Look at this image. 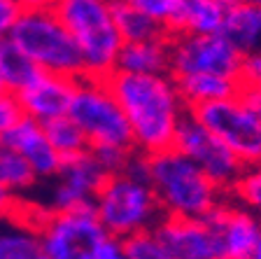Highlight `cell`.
<instances>
[{"label":"cell","instance_id":"obj_34","mask_svg":"<svg viewBox=\"0 0 261 259\" xmlns=\"http://www.w3.org/2000/svg\"><path fill=\"white\" fill-rule=\"evenodd\" d=\"M250 259H261V229H259V236H256V243H254V250H252Z\"/></svg>","mask_w":261,"mask_h":259},{"label":"cell","instance_id":"obj_21","mask_svg":"<svg viewBox=\"0 0 261 259\" xmlns=\"http://www.w3.org/2000/svg\"><path fill=\"white\" fill-rule=\"evenodd\" d=\"M222 33L243 54L261 49V5L236 3Z\"/></svg>","mask_w":261,"mask_h":259},{"label":"cell","instance_id":"obj_23","mask_svg":"<svg viewBox=\"0 0 261 259\" xmlns=\"http://www.w3.org/2000/svg\"><path fill=\"white\" fill-rule=\"evenodd\" d=\"M114 19H117V28H119L124 42H138V40H152L159 35H170L163 26H159L154 19L145 14V12L130 7L124 0H114Z\"/></svg>","mask_w":261,"mask_h":259},{"label":"cell","instance_id":"obj_17","mask_svg":"<svg viewBox=\"0 0 261 259\" xmlns=\"http://www.w3.org/2000/svg\"><path fill=\"white\" fill-rule=\"evenodd\" d=\"M38 184V175L26 159L5 143H0V217L19 210V205L33 194Z\"/></svg>","mask_w":261,"mask_h":259},{"label":"cell","instance_id":"obj_3","mask_svg":"<svg viewBox=\"0 0 261 259\" xmlns=\"http://www.w3.org/2000/svg\"><path fill=\"white\" fill-rule=\"evenodd\" d=\"M147 171L163 215L203 217L226 199V192L175 147L147 157Z\"/></svg>","mask_w":261,"mask_h":259},{"label":"cell","instance_id":"obj_14","mask_svg":"<svg viewBox=\"0 0 261 259\" xmlns=\"http://www.w3.org/2000/svg\"><path fill=\"white\" fill-rule=\"evenodd\" d=\"M156 236L177 259H219V245L210 222L203 217L163 215Z\"/></svg>","mask_w":261,"mask_h":259},{"label":"cell","instance_id":"obj_12","mask_svg":"<svg viewBox=\"0 0 261 259\" xmlns=\"http://www.w3.org/2000/svg\"><path fill=\"white\" fill-rule=\"evenodd\" d=\"M219 245V259H250L256 236L261 229V217L252 210L226 199L205 215Z\"/></svg>","mask_w":261,"mask_h":259},{"label":"cell","instance_id":"obj_15","mask_svg":"<svg viewBox=\"0 0 261 259\" xmlns=\"http://www.w3.org/2000/svg\"><path fill=\"white\" fill-rule=\"evenodd\" d=\"M0 143H5L7 147L21 154L40 182H49L61 171L63 157L54 150L47 131H44V124L26 117V114L0 138Z\"/></svg>","mask_w":261,"mask_h":259},{"label":"cell","instance_id":"obj_4","mask_svg":"<svg viewBox=\"0 0 261 259\" xmlns=\"http://www.w3.org/2000/svg\"><path fill=\"white\" fill-rule=\"evenodd\" d=\"M54 10L77 42L84 75L103 80L112 75L124 47L114 19V0H56Z\"/></svg>","mask_w":261,"mask_h":259},{"label":"cell","instance_id":"obj_25","mask_svg":"<svg viewBox=\"0 0 261 259\" xmlns=\"http://www.w3.org/2000/svg\"><path fill=\"white\" fill-rule=\"evenodd\" d=\"M226 196L261 217V163L245 166L238 180L226 192Z\"/></svg>","mask_w":261,"mask_h":259},{"label":"cell","instance_id":"obj_28","mask_svg":"<svg viewBox=\"0 0 261 259\" xmlns=\"http://www.w3.org/2000/svg\"><path fill=\"white\" fill-rule=\"evenodd\" d=\"M23 117L19 98L14 91H0V138Z\"/></svg>","mask_w":261,"mask_h":259},{"label":"cell","instance_id":"obj_29","mask_svg":"<svg viewBox=\"0 0 261 259\" xmlns=\"http://www.w3.org/2000/svg\"><path fill=\"white\" fill-rule=\"evenodd\" d=\"M243 86H256L261 89V49H254L243 56V70H240Z\"/></svg>","mask_w":261,"mask_h":259},{"label":"cell","instance_id":"obj_27","mask_svg":"<svg viewBox=\"0 0 261 259\" xmlns=\"http://www.w3.org/2000/svg\"><path fill=\"white\" fill-rule=\"evenodd\" d=\"M124 243H126V250H128L130 259H177L166 248V243H163L161 238L156 236L154 229L126 238Z\"/></svg>","mask_w":261,"mask_h":259},{"label":"cell","instance_id":"obj_10","mask_svg":"<svg viewBox=\"0 0 261 259\" xmlns=\"http://www.w3.org/2000/svg\"><path fill=\"white\" fill-rule=\"evenodd\" d=\"M173 147L182 152L185 157H189L201 171H205L207 178L215 180L224 192L231 189V184L238 180V175L245 168L243 161L231 152V147L224 145L191 112L182 119Z\"/></svg>","mask_w":261,"mask_h":259},{"label":"cell","instance_id":"obj_7","mask_svg":"<svg viewBox=\"0 0 261 259\" xmlns=\"http://www.w3.org/2000/svg\"><path fill=\"white\" fill-rule=\"evenodd\" d=\"M33 215L49 259H96L110 238L93 210V203L49 210L42 203L33 201Z\"/></svg>","mask_w":261,"mask_h":259},{"label":"cell","instance_id":"obj_5","mask_svg":"<svg viewBox=\"0 0 261 259\" xmlns=\"http://www.w3.org/2000/svg\"><path fill=\"white\" fill-rule=\"evenodd\" d=\"M7 38L38 65L40 70L68 77L84 75V63L70 31L59 19L54 7L21 10Z\"/></svg>","mask_w":261,"mask_h":259},{"label":"cell","instance_id":"obj_8","mask_svg":"<svg viewBox=\"0 0 261 259\" xmlns=\"http://www.w3.org/2000/svg\"><path fill=\"white\" fill-rule=\"evenodd\" d=\"M203 126L217 135L224 145L231 147L243 166L261 163V122L243 96L212 101L189 108Z\"/></svg>","mask_w":261,"mask_h":259},{"label":"cell","instance_id":"obj_16","mask_svg":"<svg viewBox=\"0 0 261 259\" xmlns=\"http://www.w3.org/2000/svg\"><path fill=\"white\" fill-rule=\"evenodd\" d=\"M0 259H49L31 199L23 201L16 213L0 217Z\"/></svg>","mask_w":261,"mask_h":259},{"label":"cell","instance_id":"obj_31","mask_svg":"<svg viewBox=\"0 0 261 259\" xmlns=\"http://www.w3.org/2000/svg\"><path fill=\"white\" fill-rule=\"evenodd\" d=\"M96 259H130V254H128L126 243L121 241V238L110 236L103 243V248H100V252H98Z\"/></svg>","mask_w":261,"mask_h":259},{"label":"cell","instance_id":"obj_26","mask_svg":"<svg viewBox=\"0 0 261 259\" xmlns=\"http://www.w3.org/2000/svg\"><path fill=\"white\" fill-rule=\"evenodd\" d=\"M124 3L145 12L149 19H154L159 26H163L170 35L177 33V23H179V14H182L185 0H124Z\"/></svg>","mask_w":261,"mask_h":259},{"label":"cell","instance_id":"obj_36","mask_svg":"<svg viewBox=\"0 0 261 259\" xmlns=\"http://www.w3.org/2000/svg\"><path fill=\"white\" fill-rule=\"evenodd\" d=\"M0 91H7V89H5V82H3V77H0Z\"/></svg>","mask_w":261,"mask_h":259},{"label":"cell","instance_id":"obj_20","mask_svg":"<svg viewBox=\"0 0 261 259\" xmlns=\"http://www.w3.org/2000/svg\"><path fill=\"white\" fill-rule=\"evenodd\" d=\"M238 0H185L177 33H222Z\"/></svg>","mask_w":261,"mask_h":259},{"label":"cell","instance_id":"obj_30","mask_svg":"<svg viewBox=\"0 0 261 259\" xmlns=\"http://www.w3.org/2000/svg\"><path fill=\"white\" fill-rule=\"evenodd\" d=\"M23 7L16 0H0V40L7 38V33L12 31L14 21L19 19Z\"/></svg>","mask_w":261,"mask_h":259},{"label":"cell","instance_id":"obj_13","mask_svg":"<svg viewBox=\"0 0 261 259\" xmlns=\"http://www.w3.org/2000/svg\"><path fill=\"white\" fill-rule=\"evenodd\" d=\"M75 82L77 77L40 70L23 89L16 91L23 114L40 124H47V122H54L68 114L72 93H75Z\"/></svg>","mask_w":261,"mask_h":259},{"label":"cell","instance_id":"obj_35","mask_svg":"<svg viewBox=\"0 0 261 259\" xmlns=\"http://www.w3.org/2000/svg\"><path fill=\"white\" fill-rule=\"evenodd\" d=\"M238 3H254V5H259L261 0H238Z\"/></svg>","mask_w":261,"mask_h":259},{"label":"cell","instance_id":"obj_9","mask_svg":"<svg viewBox=\"0 0 261 259\" xmlns=\"http://www.w3.org/2000/svg\"><path fill=\"white\" fill-rule=\"evenodd\" d=\"M243 52L224 33H173L170 35V75L191 73L240 77Z\"/></svg>","mask_w":261,"mask_h":259},{"label":"cell","instance_id":"obj_6","mask_svg":"<svg viewBox=\"0 0 261 259\" xmlns=\"http://www.w3.org/2000/svg\"><path fill=\"white\" fill-rule=\"evenodd\" d=\"M68 117L87 135L91 150H136L128 119L103 77H77Z\"/></svg>","mask_w":261,"mask_h":259},{"label":"cell","instance_id":"obj_18","mask_svg":"<svg viewBox=\"0 0 261 259\" xmlns=\"http://www.w3.org/2000/svg\"><path fill=\"white\" fill-rule=\"evenodd\" d=\"M117 70L138 75H166L170 70V35L124 42Z\"/></svg>","mask_w":261,"mask_h":259},{"label":"cell","instance_id":"obj_19","mask_svg":"<svg viewBox=\"0 0 261 259\" xmlns=\"http://www.w3.org/2000/svg\"><path fill=\"white\" fill-rule=\"evenodd\" d=\"M173 80L177 82L179 93L185 96L189 108L212 101H224V98L238 96L243 91V80L240 77L215 75V73H191V75L173 77Z\"/></svg>","mask_w":261,"mask_h":259},{"label":"cell","instance_id":"obj_1","mask_svg":"<svg viewBox=\"0 0 261 259\" xmlns=\"http://www.w3.org/2000/svg\"><path fill=\"white\" fill-rule=\"evenodd\" d=\"M105 80L128 119L138 154L152 157L170 150L182 119L189 114V105L179 93L173 75H138L114 70Z\"/></svg>","mask_w":261,"mask_h":259},{"label":"cell","instance_id":"obj_33","mask_svg":"<svg viewBox=\"0 0 261 259\" xmlns=\"http://www.w3.org/2000/svg\"><path fill=\"white\" fill-rule=\"evenodd\" d=\"M23 10H40V7H54L56 0H16Z\"/></svg>","mask_w":261,"mask_h":259},{"label":"cell","instance_id":"obj_32","mask_svg":"<svg viewBox=\"0 0 261 259\" xmlns=\"http://www.w3.org/2000/svg\"><path fill=\"white\" fill-rule=\"evenodd\" d=\"M240 96L247 101V105L254 110L256 117H259V122H261V89H256V86H243Z\"/></svg>","mask_w":261,"mask_h":259},{"label":"cell","instance_id":"obj_11","mask_svg":"<svg viewBox=\"0 0 261 259\" xmlns=\"http://www.w3.org/2000/svg\"><path fill=\"white\" fill-rule=\"evenodd\" d=\"M108 175L110 173L105 171L91 150L82 152L77 157L63 159L61 171L49 180L42 205L49 210H65V208L93 203V196Z\"/></svg>","mask_w":261,"mask_h":259},{"label":"cell","instance_id":"obj_2","mask_svg":"<svg viewBox=\"0 0 261 259\" xmlns=\"http://www.w3.org/2000/svg\"><path fill=\"white\" fill-rule=\"evenodd\" d=\"M93 210L105 231L121 241L156 229L163 208L149 182L145 154L136 152L126 168L110 173L93 196Z\"/></svg>","mask_w":261,"mask_h":259},{"label":"cell","instance_id":"obj_22","mask_svg":"<svg viewBox=\"0 0 261 259\" xmlns=\"http://www.w3.org/2000/svg\"><path fill=\"white\" fill-rule=\"evenodd\" d=\"M40 73V68L16 47L10 38L0 40V77L5 82L7 91H19L33 77Z\"/></svg>","mask_w":261,"mask_h":259},{"label":"cell","instance_id":"obj_24","mask_svg":"<svg viewBox=\"0 0 261 259\" xmlns=\"http://www.w3.org/2000/svg\"><path fill=\"white\" fill-rule=\"evenodd\" d=\"M44 131H47L54 150L59 152L63 159L77 157V154H82V152L91 150L87 135L82 133V129L68 117V114L54 119V122H47V124H44Z\"/></svg>","mask_w":261,"mask_h":259}]
</instances>
